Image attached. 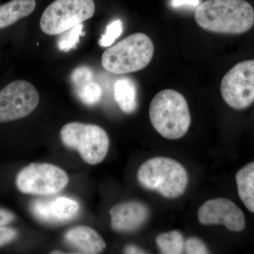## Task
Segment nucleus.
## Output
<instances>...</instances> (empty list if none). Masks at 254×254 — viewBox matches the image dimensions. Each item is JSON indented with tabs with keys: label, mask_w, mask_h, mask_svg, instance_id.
<instances>
[{
	"label": "nucleus",
	"mask_w": 254,
	"mask_h": 254,
	"mask_svg": "<svg viewBox=\"0 0 254 254\" xmlns=\"http://www.w3.org/2000/svg\"><path fill=\"white\" fill-rule=\"evenodd\" d=\"M195 19L205 31L244 34L254 26V9L247 0H207L195 10Z\"/></svg>",
	"instance_id": "nucleus-1"
},
{
	"label": "nucleus",
	"mask_w": 254,
	"mask_h": 254,
	"mask_svg": "<svg viewBox=\"0 0 254 254\" xmlns=\"http://www.w3.org/2000/svg\"><path fill=\"white\" fill-rule=\"evenodd\" d=\"M149 117L158 133L170 140L185 136L191 122L185 97L172 89L163 90L155 95L150 103Z\"/></svg>",
	"instance_id": "nucleus-2"
},
{
	"label": "nucleus",
	"mask_w": 254,
	"mask_h": 254,
	"mask_svg": "<svg viewBox=\"0 0 254 254\" xmlns=\"http://www.w3.org/2000/svg\"><path fill=\"white\" fill-rule=\"evenodd\" d=\"M137 178L142 187L155 190L169 199L183 195L189 181L185 167L177 160L166 157H155L142 164Z\"/></svg>",
	"instance_id": "nucleus-3"
},
{
	"label": "nucleus",
	"mask_w": 254,
	"mask_h": 254,
	"mask_svg": "<svg viewBox=\"0 0 254 254\" xmlns=\"http://www.w3.org/2000/svg\"><path fill=\"white\" fill-rule=\"evenodd\" d=\"M154 53L151 39L144 33H133L110 47L102 55V66L115 74L136 72L148 66Z\"/></svg>",
	"instance_id": "nucleus-4"
},
{
	"label": "nucleus",
	"mask_w": 254,
	"mask_h": 254,
	"mask_svg": "<svg viewBox=\"0 0 254 254\" xmlns=\"http://www.w3.org/2000/svg\"><path fill=\"white\" fill-rule=\"evenodd\" d=\"M60 139L65 146L77 150L89 165L103 161L109 149L108 133L102 127L91 124H66L60 131Z\"/></svg>",
	"instance_id": "nucleus-5"
},
{
	"label": "nucleus",
	"mask_w": 254,
	"mask_h": 254,
	"mask_svg": "<svg viewBox=\"0 0 254 254\" xmlns=\"http://www.w3.org/2000/svg\"><path fill=\"white\" fill-rule=\"evenodd\" d=\"M93 0H55L42 14L40 26L49 36H57L93 17Z\"/></svg>",
	"instance_id": "nucleus-6"
},
{
	"label": "nucleus",
	"mask_w": 254,
	"mask_h": 254,
	"mask_svg": "<svg viewBox=\"0 0 254 254\" xmlns=\"http://www.w3.org/2000/svg\"><path fill=\"white\" fill-rule=\"evenodd\" d=\"M67 174L49 163H31L23 168L16 177V185L26 194L55 195L68 185Z\"/></svg>",
	"instance_id": "nucleus-7"
},
{
	"label": "nucleus",
	"mask_w": 254,
	"mask_h": 254,
	"mask_svg": "<svg viewBox=\"0 0 254 254\" xmlns=\"http://www.w3.org/2000/svg\"><path fill=\"white\" fill-rule=\"evenodd\" d=\"M224 101L232 109H247L254 102V60L236 64L222 78L220 84Z\"/></svg>",
	"instance_id": "nucleus-8"
},
{
	"label": "nucleus",
	"mask_w": 254,
	"mask_h": 254,
	"mask_svg": "<svg viewBox=\"0 0 254 254\" xmlns=\"http://www.w3.org/2000/svg\"><path fill=\"white\" fill-rule=\"evenodd\" d=\"M39 100V93L30 82H11L0 91V123L28 116L36 109Z\"/></svg>",
	"instance_id": "nucleus-9"
},
{
	"label": "nucleus",
	"mask_w": 254,
	"mask_h": 254,
	"mask_svg": "<svg viewBox=\"0 0 254 254\" xmlns=\"http://www.w3.org/2000/svg\"><path fill=\"white\" fill-rule=\"evenodd\" d=\"M198 219L202 225H222L232 232H242L245 228V214L227 198L207 200L198 209Z\"/></svg>",
	"instance_id": "nucleus-10"
},
{
	"label": "nucleus",
	"mask_w": 254,
	"mask_h": 254,
	"mask_svg": "<svg viewBox=\"0 0 254 254\" xmlns=\"http://www.w3.org/2000/svg\"><path fill=\"white\" fill-rule=\"evenodd\" d=\"M32 215L38 221L60 225L73 220L80 211L77 200L65 196L38 198L30 204Z\"/></svg>",
	"instance_id": "nucleus-11"
},
{
	"label": "nucleus",
	"mask_w": 254,
	"mask_h": 254,
	"mask_svg": "<svg viewBox=\"0 0 254 254\" xmlns=\"http://www.w3.org/2000/svg\"><path fill=\"white\" fill-rule=\"evenodd\" d=\"M111 227L120 233H130L141 228L148 221L150 210L139 201H127L115 205L110 210Z\"/></svg>",
	"instance_id": "nucleus-12"
},
{
	"label": "nucleus",
	"mask_w": 254,
	"mask_h": 254,
	"mask_svg": "<svg viewBox=\"0 0 254 254\" xmlns=\"http://www.w3.org/2000/svg\"><path fill=\"white\" fill-rule=\"evenodd\" d=\"M64 239L68 245L81 254H99L106 247L104 240L89 227H73L66 232Z\"/></svg>",
	"instance_id": "nucleus-13"
},
{
	"label": "nucleus",
	"mask_w": 254,
	"mask_h": 254,
	"mask_svg": "<svg viewBox=\"0 0 254 254\" xmlns=\"http://www.w3.org/2000/svg\"><path fill=\"white\" fill-rule=\"evenodd\" d=\"M36 0H11L0 5V29L27 17L36 9Z\"/></svg>",
	"instance_id": "nucleus-14"
},
{
	"label": "nucleus",
	"mask_w": 254,
	"mask_h": 254,
	"mask_svg": "<svg viewBox=\"0 0 254 254\" xmlns=\"http://www.w3.org/2000/svg\"><path fill=\"white\" fill-rule=\"evenodd\" d=\"M236 182L240 199L250 212L254 213V161L237 172Z\"/></svg>",
	"instance_id": "nucleus-15"
},
{
	"label": "nucleus",
	"mask_w": 254,
	"mask_h": 254,
	"mask_svg": "<svg viewBox=\"0 0 254 254\" xmlns=\"http://www.w3.org/2000/svg\"><path fill=\"white\" fill-rule=\"evenodd\" d=\"M115 99L120 109L125 113H132L137 107L136 86L131 80L123 78L115 85Z\"/></svg>",
	"instance_id": "nucleus-16"
},
{
	"label": "nucleus",
	"mask_w": 254,
	"mask_h": 254,
	"mask_svg": "<svg viewBox=\"0 0 254 254\" xmlns=\"http://www.w3.org/2000/svg\"><path fill=\"white\" fill-rule=\"evenodd\" d=\"M156 243L160 252L164 254H180L185 249V242L181 232L173 230L160 234Z\"/></svg>",
	"instance_id": "nucleus-17"
},
{
	"label": "nucleus",
	"mask_w": 254,
	"mask_h": 254,
	"mask_svg": "<svg viewBox=\"0 0 254 254\" xmlns=\"http://www.w3.org/2000/svg\"><path fill=\"white\" fill-rule=\"evenodd\" d=\"M74 88L78 98L82 103L89 106L97 104L103 95L101 87L93 81Z\"/></svg>",
	"instance_id": "nucleus-18"
},
{
	"label": "nucleus",
	"mask_w": 254,
	"mask_h": 254,
	"mask_svg": "<svg viewBox=\"0 0 254 254\" xmlns=\"http://www.w3.org/2000/svg\"><path fill=\"white\" fill-rule=\"evenodd\" d=\"M83 25L80 23L74 27L69 28L61 33V36L58 40V48L61 51H69L76 48L81 36L85 35L83 33Z\"/></svg>",
	"instance_id": "nucleus-19"
},
{
	"label": "nucleus",
	"mask_w": 254,
	"mask_h": 254,
	"mask_svg": "<svg viewBox=\"0 0 254 254\" xmlns=\"http://www.w3.org/2000/svg\"><path fill=\"white\" fill-rule=\"evenodd\" d=\"M123 32V23L118 19L110 23L106 28V31L102 36L99 41V45L103 48L110 47L118 38L121 36Z\"/></svg>",
	"instance_id": "nucleus-20"
},
{
	"label": "nucleus",
	"mask_w": 254,
	"mask_h": 254,
	"mask_svg": "<svg viewBox=\"0 0 254 254\" xmlns=\"http://www.w3.org/2000/svg\"><path fill=\"white\" fill-rule=\"evenodd\" d=\"M71 81L74 88H76L88 82L93 81V72L86 66H80L73 70L71 74Z\"/></svg>",
	"instance_id": "nucleus-21"
},
{
	"label": "nucleus",
	"mask_w": 254,
	"mask_h": 254,
	"mask_svg": "<svg viewBox=\"0 0 254 254\" xmlns=\"http://www.w3.org/2000/svg\"><path fill=\"white\" fill-rule=\"evenodd\" d=\"M185 250L188 254H209L207 246L203 241L197 237H190L185 242Z\"/></svg>",
	"instance_id": "nucleus-22"
},
{
	"label": "nucleus",
	"mask_w": 254,
	"mask_h": 254,
	"mask_svg": "<svg viewBox=\"0 0 254 254\" xmlns=\"http://www.w3.org/2000/svg\"><path fill=\"white\" fill-rule=\"evenodd\" d=\"M18 236V232L12 228L0 226V247L12 242Z\"/></svg>",
	"instance_id": "nucleus-23"
},
{
	"label": "nucleus",
	"mask_w": 254,
	"mask_h": 254,
	"mask_svg": "<svg viewBox=\"0 0 254 254\" xmlns=\"http://www.w3.org/2000/svg\"><path fill=\"white\" fill-rule=\"evenodd\" d=\"M15 215L11 212L0 209V226H4L12 221H14Z\"/></svg>",
	"instance_id": "nucleus-24"
},
{
	"label": "nucleus",
	"mask_w": 254,
	"mask_h": 254,
	"mask_svg": "<svg viewBox=\"0 0 254 254\" xmlns=\"http://www.w3.org/2000/svg\"><path fill=\"white\" fill-rule=\"evenodd\" d=\"M200 0H172L171 4L174 7L182 6H190L196 7L199 6Z\"/></svg>",
	"instance_id": "nucleus-25"
},
{
	"label": "nucleus",
	"mask_w": 254,
	"mask_h": 254,
	"mask_svg": "<svg viewBox=\"0 0 254 254\" xmlns=\"http://www.w3.org/2000/svg\"><path fill=\"white\" fill-rule=\"evenodd\" d=\"M125 253L129 254H146V252L145 251L142 250L141 249L136 247V246L128 245L125 249Z\"/></svg>",
	"instance_id": "nucleus-26"
},
{
	"label": "nucleus",
	"mask_w": 254,
	"mask_h": 254,
	"mask_svg": "<svg viewBox=\"0 0 254 254\" xmlns=\"http://www.w3.org/2000/svg\"><path fill=\"white\" fill-rule=\"evenodd\" d=\"M52 254H63V252H52Z\"/></svg>",
	"instance_id": "nucleus-27"
}]
</instances>
